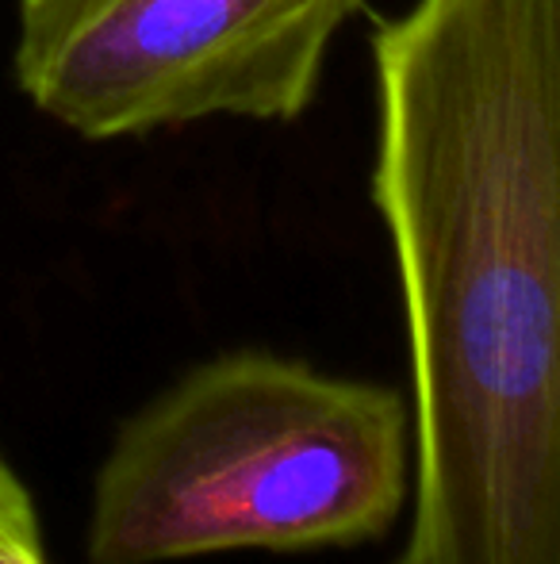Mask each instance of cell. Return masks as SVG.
Returning <instances> with one entry per match:
<instances>
[{
    "mask_svg": "<svg viewBox=\"0 0 560 564\" xmlns=\"http://www.w3.org/2000/svg\"><path fill=\"white\" fill-rule=\"evenodd\" d=\"M411 491V419L388 384L270 349L188 369L120 426L92 484L89 564L342 550Z\"/></svg>",
    "mask_w": 560,
    "mask_h": 564,
    "instance_id": "cell-1",
    "label": "cell"
},
{
    "mask_svg": "<svg viewBox=\"0 0 560 564\" xmlns=\"http://www.w3.org/2000/svg\"><path fill=\"white\" fill-rule=\"evenodd\" d=\"M365 0H20V93L89 142L204 119L292 123Z\"/></svg>",
    "mask_w": 560,
    "mask_h": 564,
    "instance_id": "cell-2",
    "label": "cell"
},
{
    "mask_svg": "<svg viewBox=\"0 0 560 564\" xmlns=\"http://www.w3.org/2000/svg\"><path fill=\"white\" fill-rule=\"evenodd\" d=\"M0 538H23V542H43L39 538V514L28 488L15 476V468L0 457Z\"/></svg>",
    "mask_w": 560,
    "mask_h": 564,
    "instance_id": "cell-3",
    "label": "cell"
},
{
    "mask_svg": "<svg viewBox=\"0 0 560 564\" xmlns=\"http://www.w3.org/2000/svg\"><path fill=\"white\" fill-rule=\"evenodd\" d=\"M0 564H46L43 561V542L0 538Z\"/></svg>",
    "mask_w": 560,
    "mask_h": 564,
    "instance_id": "cell-4",
    "label": "cell"
}]
</instances>
